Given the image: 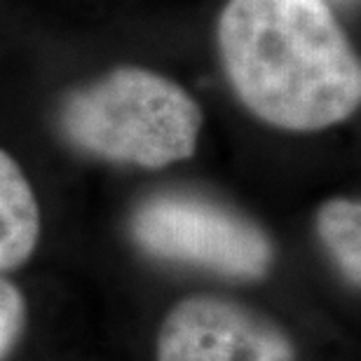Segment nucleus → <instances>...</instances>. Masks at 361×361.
I'll list each match as a JSON object with an SVG mask.
<instances>
[{"label": "nucleus", "instance_id": "obj_1", "mask_svg": "<svg viewBox=\"0 0 361 361\" xmlns=\"http://www.w3.org/2000/svg\"><path fill=\"white\" fill-rule=\"evenodd\" d=\"M219 49L235 94L272 127L319 132L359 108V59L324 0H230Z\"/></svg>", "mask_w": 361, "mask_h": 361}, {"label": "nucleus", "instance_id": "obj_2", "mask_svg": "<svg viewBox=\"0 0 361 361\" xmlns=\"http://www.w3.org/2000/svg\"><path fill=\"white\" fill-rule=\"evenodd\" d=\"M61 132L94 157L146 169L192 157L202 108L174 80L146 68H118L66 99Z\"/></svg>", "mask_w": 361, "mask_h": 361}, {"label": "nucleus", "instance_id": "obj_3", "mask_svg": "<svg viewBox=\"0 0 361 361\" xmlns=\"http://www.w3.org/2000/svg\"><path fill=\"white\" fill-rule=\"evenodd\" d=\"M129 233L157 261L230 279H263L274 265V244L258 223L192 192H160L141 202Z\"/></svg>", "mask_w": 361, "mask_h": 361}, {"label": "nucleus", "instance_id": "obj_4", "mask_svg": "<svg viewBox=\"0 0 361 361\" xmlns=\"http://www.w3.org/2000/svg\"><path fill=\"white\" fill-rule=\"evenodd\" d=\"M157 361H295V345L277 322L244 302L190 295L164 317Z\"/></svg>", "mask_w": 361, "mask_h": 361}, {"label": "nucleus", "instance_id": "obj_5", "mask_svg": "<svg viewBox=\"0 0 361 361\" xmlns=\"http://www.w3.org/2000/svg\"><path fill=\"white\" fill-rule=\"evenodd\" d=\"M40 237V212L24 171L0 150V272L21 268Z\"/></svg>", "mask_w": 361, "mask_h": 361}, {"label": "nucleus", "instance_id": "obj_6", "mask_svg": "<svg viewBox=\"0 0 361 361\" xmlns=\"http://www.w3.org/2000/svg\"><path fill=\"white\" fill-rule=\"evenodd\" d=\"M317 237L352 286L361 281V207L357 200L334 197L324 202L314 219Z\"/></svg>", "mask_w": 361, "mask_h": 361}, {"label": "nucleus", "instance_id": "obj_7", "mask_svg": "<svg viewBox=\"0 0 361 361\" xmlns=\"http://www.w3.org/2000/svg\"><path fill=\"white\" fill-rule=\"evenodd\" d=\"M26 329V300L10 279L0 277V361L17 348Z\"/></svg>", "mask_w": 361, "mask_h": 361}]
</instances>
